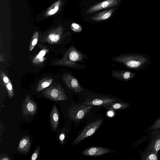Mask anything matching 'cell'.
Here are the masks:
<instances>
[{
	"label": "cell",
	"mask_w": 160,
	"mask_h": 160,
	"mask_svg": "<svg viewBox=\"0 0 160 160\" xmlns=\"http://www.w3.org/2000/svg\"><path fill=\"white\" fill-rule=\"evenodd\" d=\"M146 58L142 56L132 54H124L118 56L112 59L123 64L126 67L131 68L138 69L142 66Z\"/></svg>",
	"instance_id": "6da1fadb"
},
{
	"label": "cell",
	"mask_w": 160,
	"mask_h": 160,
	"mask_svg": "<svg viewBox=\"0 0 160 160\" xmlns=\"http://www.w3.org/2000/svg\"><path fill=\"white\" fill-rule=\"evenodd\" d=\"M93 106L73 104L68 109L69 118L73 121L79 122L82 120L93 108Z\"/></svg>",
	"instance_id": "7a4b0ae2"
},
{
	"label": "cell",
	"mask_w": 160,
	"mask_h": 160,
	"mask_svg": "<svg viewBox=\"0 0 160 160\" xmlns=\"http://www.w3.org/2000/svg\"><path fill=\"white\" fill-rule=\"evenodd\" d=\"M103 121L102 119H98L89 123L76 138L72 145L78 144L86 138L92 135L101 125Z\"/></svg>",
	"instance_id": "3957f363"
},
{
	"label": "cell",
	"mask_w": 160,
	"mask_h": 160,
	"mask_svg": "<svg viewBox=\"0 0 160 160\" xmlns=\"http://www.w3.org/2000/svg\"><path fill=\"white\" fill-rule=\"evenodd\" d=\"M42 93L44 97L53 101L65 100L68 98L63 89L58 85L48 87Z\"/></svg>",
	"instance_id": "277c9868"
},
{
	"label": "cell",
	"mask_w": 160,
	"mask_h": 160,
	"mask_svg": "<svg viewBox=\"0 0 160 160\" xmlns=\"http://www.w3.org/2000/svg\"><path fill=\"white\" fill-rule=\"evenodd\" d=\"M82 104L87 105L104 106L108 104L118 101V99L107 96L91 94L86 98Z\"/></svg>",
	"instance_id": "5b68a950"
},
{
	"label": "cell",
	"mask_w": 160,
	"mask_h": 160,
	"mask_svg": "<svg viewBox=\"0 0 160 160\" xmlns=\"http://www.w3.org/2000/svg\"><path fill=\"white\" fill-rule=\"evenodd\" d=\"M84 58V55L73 47H71L65 55L62 60L64 65L74 67L76 62H81Z\"/></svg>",
	"instance_id": "8992f818"
},
{
	"label": "cell",
	"mask_w": 160,
	"mask_h": 160,
	"mask_svg": "<svg viewBox=\"0 0 160 160\" xmlns=\"http://www.w3.org/2000/svg\"><path fill=\"white\" fill-rule=\"evenodd\" d=\"M153 134L149 139L143 153H152L157 155L160 149V128L153 131Z\"/></svg>",
	"instance_id": "52a82bcc"
},
{
	"label": "cell",
	"mask_w": 160,
	"mask_h": 160,
	"mask_svg": "<svg viewBox=\"0 0 160 160\" xmlns=\"http://www.w3.org/2000/svg\"><path fill=\"white\" fill-rule=\"evenodd\" d=\"M37 109L36 103L32 99L30 96L25 98L22 105V114L24 116L30 115L32 116L36 113Z\"/></svg>",
	"instance_id": "ba28073f"
},
{
	"label": "cell",
	"mask_w": 160,
	"mask_h": 160,
	"mask_svg": "<svg viewBox=\"0 0 160 160\" xmlns=\"http://www.w3.org/2000/svg\"><path fill=\"white\" fill-rule=\"evenodd\" d=\"M62 79L66 85L70 89L76 92H81L83 90L78 80L72 76L68 73L64 74Z\"/></svg>",
	"instance_id": "9c48e42d"
},
{
	"label": "cell",
	"mask_w": 160,
	"mask_h": 160,
	"mask_svg": "<svg viewBox=\"0 0 160 160\" xmlns=\"http://www.w3.org/2000/svg\"><path fill=\"white\" fill-rule=\"evenodd\" d=\"M120 0H105L91 7L85 12L86 13H91L100 10L118 5Z\"/></svg>",
	"instance_id": "30bf717a"
},
{
	"label": "cell",
	"mask_w": 160,
	"mask_h": 160,
	"mask_svg": "<svg viewBox=\"0 0 160 160\" xmlns=\"http://www.w3.org/2000/svg\"><path fill=\"white\" fill-rule=\"evenodd\" d=\"M114 151L108 148L99 147H89L83 150L82 154L83 155L90 156H98L106 153L114 152Z\"/></svg>",
	"instance_id": "8fae6325"
},
{
	"label": "cell",
	"mask_w": 160,
	"mask_h": 160,
	"mask_svg": "<svg viewBox=\"0 0 160 160\" xmlns=\"http://www.w3.org/2000/svg\"><path fill=\"white\" fill-rule=\"evenodd\" d=\"M111 74L114 78L123 81H128L132 78L134 75L131 72L126 70H112Z\"/></svg>",
	"instance_id": "7c38bea8"
},
{
	"label": "cell",
	"mask_w": 160,
	"mask_h": 160,
	"mask_svg": "<svg viewBox=\"0 0 160 160\" xmlns=\"http://www.w3.org/2000/svg\"><path fill=\"white\" fill-rule=\"evenodd\" d=\"M31 146L30 139L28 136H26L20 140L17 150L20 152L27 154L29 152Z\"/></svg>",
	"instance_id": "4fadbf2b"
},
{
	"label": "cell",
	"mask_w": 160,
	"mask_h": 160,
	"mask_svg": "<svg viewBox=\"0 0 160 160\" xmlns=\"http://www.w3.org/2000/svg\"><path fill=\"white\" fill-rule=\"evenodd\" d=\"M50 122L53 131L57 129L59 123V115L57 107L54 104L50 115Z\"/></svg>",
	"instance_id": "5bb4252c"
},
{
	"label": "cell",
	"mask_w": 160,
	"mask_h": 160,
	"mask_svg": "<svg viewBox=\"0 0 160 160\" xmlns=\"http://www.w3.org/2000/svg\"><path fill=\"white\" fill-rule=\"evenodd\" d=\"M129 104L125 102H112L108 104L103 106L107 109L110 110H121L125 109L128 107Z\"/></svg>",
	"instance_id": "9a60e30c"
},
{
	"label": "cell",
	"mask_w": 160,
	"mask_h": 160,
	"mask_svg": "<svg viewBox=\"0 0 160 160\" xmlns=\"http://www.w3.org/2000/svg\"><path fill=\"white\" fill-rule=\"evenodd\" d=\"M114 9V8H113L102 11L93 16L91 18L92 20L96 21L106 20L111 16Z\"/></svg>",
	"instance_id": "2e32d148"
},
{
	"label": "cell",
	"mask_w": 160,
	"mask_h": 160,
	"mask_svg": "<svg viewBox=\"0 0 160 160\" xmlns=\"http://www.w3.org/2000/svg\"><path fill=\"white\" fill-rule=\"evenodd\" d=\"M53 79L52 78H45L41 80L36 86V91L39 92L49 87L52 82Z\"/></svg>",
	"instance_id": "e0dca14e"
},
{
	"label": "cell",
	"mask_w": 160,
	"mask_h": 160,
	"mask_svg": "<svg viewBox=\"0 0 160 160\" xmlns=\"http://www.w3.org/2000/svg\"><path fill=\"white\" fill-rule=\"evenodd\" d=\"M48 51V49H43L41 50L33 58L32 61V63L34 64H38L44 61L46 59L44 56Z\"/></svg>",
	"instance_id": "ac0fdd59"
},
{
	"label": "cell",
	"mask_w": 160,
	"mask_h": 160,
	"mask_svg": "<svg viewBox=\"0 0 160 160\" xmlns=\"http://www.w3.org/2000/svg\"><path fill=\"white\" fill-rule=\"evenodd\" d=\"M68 133V128H64L61 130L59 133L58 137L61 144H62L64 143Z\"/></svg>",
	"instance_id": "d6986e66"
},
{
	"label": "cell",
	"mask_w": 160,
	"mask_h": 160,
	"mask_svg": "<svg viewBox=\"0 0 160 160\" xmlns=\"http://www.w3.org/2000/svg\"><path fill=\"white\" fill-rule=\"evenodd\" d=\"M60 38V36L55 33L50 34L48 37L47 41L51 43H55L59 41Z\"/></svg>",
	"instance_id": "ffe728a7"
},
{
	"label": "cell",
	"mask_w": 160,
	"mask_h": 160,
	"mask_svg": "<svg viewBox=\"0 0 160 160\" xmlns=\"http://www.w3.org/2000/svg\"><path fill=\"white\" fill-rule=\"evenodd\" d=\"M38 38V32H36L32 37L29 46V50L31 51L37 44Z\"/></svg>",
	"instance_id": "44dd1931"
},
{
	"label": "cell",
	"mask_w": 160,
	"mask_h": 160,
	"mask_svg": "<svg viewBox=\"0 0 160 160\" xmlns=\"http://www.w3.org/2000/svg\"><path fill=\"white\" fill-rule=\"evenodd\" d=\"M5 86L8 92L9 98H13L14 96L13 90L10 80Z\"/></svg>",
	"instance_id": "7402d4cb"
},
{
	"label": "cell",
	"mask_w": 160,
	"mask_h": 160,
	"mask_svg": "<svg viewBox=\"0 0 160 160\" xmlns=\"http://www.w3.org/2000/svg\"><path fill=\"white\" fill-rule=\"evenodd\" d=\"M160 128V118L154 122L152 125L150 127H149L146 131H155Z\"/></svg>",
	"instance_id": "603a6c76"
},
{
	"label": "cell",
	"mask_w": 160,
	"mask_h": 160,
	"mask_svg": "<svg viewBox=\"0 0 160 160\" xmlns=\"http://www.w3.org/2000/svg\"><path fill=\"white\" fill-rule=\"evenodd\" d=\"M145 155L142 156L144 157H142L143 159L146 160H157L158 159V157L157 155L152 153H143Z\"/></svg>",
	"instance_id": "cb8c5ba5"
},
{
	"label": "cell",
	"mask_w": 160,
	"mask_h": 160,
	"mask_svg": "<svg viewBox=\"0 0 160 160\" xmlns=\"http://www.w3.org/2000/svg\"><path fill=\"white\" fill-rule=\"evenodd\" d=\"M71 28L73 31L76 32H79L82 30L81 26L76 23H73L71 25Z\"/></svg>",
	"instance_id": "d4e9b609"
},
{
	"label": "cell",
	"mask_w": 160,
	"mask_h": 160,
	"mask_svg": "<svg viewBox=\"0 0 160 160\" xmlns=\"http://www.w3.org/2000/svg\"><path fill=\"white\" fill-rule=\"evenodd\" d=\"M0 76L2 80H3L4 86L7 84L10 81L7 76L2 71H1L0 72Z\"/></svg>",
	"instance_id": "484cf974"
},
{
	"label": "cell",
	"mask_w": 160,
	"mask_h": 160,
	"mask_svg": "<svg viewBox=\"0 0 160 160\" xmlns=\"http://www.w3.org/2000/svg\"><path fill=\"white\" fill-rule=\"evenodd\" d=\"M40 149V146H39L37 147L32 156L31 158V160H36L37 159L39 152Z\"/></svg>",
	"instance_id": "4316f807"
},
{
	"label": "cell",
	"mask_w": 160,
	"mask_h": 160,
	"mask_svg": "<svg viewBox=\"0 0 160 160\" xmlns=\"http://www.w3.org/2000/svg\"><path fill=\"white\" fill-rule=\"evenodd\" d=\"M0 160H11V159L7 154H1L0 155Z\"/></svg>",
	"instance_id": "83f0119b"
},
{
	"label": "cell",
	"mask_w": 160,
	"mask_h": 160,
	"mask_svg": "<svg viewBox=\"0 0 160 160\" xmlns=\"http://www.w3.org/2000/svg\"><path fill=\"white\" fill-rule=\"evenodd\" d=\"M58 9L59 8L58 6H55L54 9H52L49 11L48 14L49 15L54 14L58 11Z\"/></svg>",
	"instance_id": "f1b7e54d"
},
{
	"label": "cell",
	"mask_w": 160,
	"mask_h": 160,
	"mask_svg": "<svg viewBox=\"0 0 160 160\" xmlns=\"http://www.w3.org/2000/svg\"><path fill=\"white\" fill-rule=\"evenodd\" d=\"M5 128V126L3 124H2V123L0 122V136L2 135V131H3Z\"/></svg>",
	"instance_id": "f546056e"
}]
</instances>
